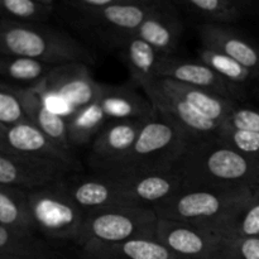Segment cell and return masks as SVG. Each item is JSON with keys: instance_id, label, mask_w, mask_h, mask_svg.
<instances>
[{"instance_id": "10", "label": "cell", "mask_w": 259, "mask_h": 259, "mask_svg": "<svg viewBox=\"0 0 259 259\" xmlns=\"http://www.w3.org/2000/svg\"><path fill=\"white\" fill-rule=\"evenodd\" d=\"M0 151L45 159L67 167L72 172L81 169L72 152L56 144L30 121L12 125L0 124Z\"/></svg>"}, {"instance_id": "17", "label": "cell", "mask_w": 259, "mask_h": 259, "mask_svg": "<svg viewBox=\"0 0 259 259\" xmlns=\"http://www.w3.org/2000/svg\"><path fill=\"white\" fill-rule=\"evenodd\" d=\"M199 35L204 48L218 51L259 76V47L228 25L201 24Z\"/></svg>"}, {"instance_id": "4", "label": "cell", "mask_w": 259, "mask_h": 259, "mask_svg": "<svg viewBox=\"0 0 259 259\" xmlns=\"http://www.w3.org/2000/svg\"><path fill=\"white\" fill-rule=\"evenodd\" d=\"M189 143L175 124L157 114L142 126L128 153L95 174L156 175L169 174Z\"/></svg>"}, {"instance_id": "22", "label": "cell", "mask_w": 259, "mask_h": 259, "mask_svg": "<svg viewBox=\"0 0 259 259\" xmlns=\"http://www.w3.org/2000/svg\"><path fill=\"white\" fill-rule=\"evenodd\" d=\"M124 62L134 83L146 89L159 78V65L163 56L139 37L129 38L120 48Z\"/></svg>"}, {"instance_id": "30", "label": "cell", "mask_w": 259, "mask_h": 259, "mask_svg": "<svg viewBox=\"0 0 259 259\" xmlns=\"http://www.w3.org/2000/svg\"><path fill=\"white\" fill-rule=\"evenodd\" d=\"M199 56L202 63L209 66L220 77L237 88L250 85L254 81L259 80V76L255 75L254 72L218 51L201 47V50L199 51Z\"/></svg>"}, {"instance_id": "2", "label": "cell", "mask_w": 259, "mask_h": 259, "mask_svg": "<svg viewBox=\"0 0 259 259\" xmlns=\"http://www.w3.org/2000/svg\"><path fill=\"white\" fill-rule=\"evenodd\" d=\"M73 201L83 211L111 207H153L182 189L172 172L156 175L94 174L63 180Z\"/></svg>"}, {"instance_id": "19", "label": "cell", "mask_w": 259, "mask_h": 259, "mask_svg": "<svg viewBox=\"0 0 259 259\" xmlns=\"http://www.w3.org/2000/svg\"><path fill=\"white\" fill-rule=\"evenodd\" d=\"M15 91L22 103L23 110H24L28 121L37 126L56 144L62 147L66 151L72 152V146L68 139L66 119L60 114H56L50 110L43 103L39 94L30 86H24V88L15 86Z\"/></svg>"}, {"instance_id": "32", "label": "cell", "mask_w": 259, "mask_h": 259, "mask_svg": "<svg viewBox=\"0 0 259 259\" xmlns=\"http://www.w3.org/2000/svg\"><path fill=\"white\" fill-rule=\"evenodd\" d=\"M212 259H259V238H220Z\"/></svg>"}, {"instance_id": "11", "label": "cell", "mask_w": 259, "mask_h": 259, "mask_svg": "<svg viewBox=\"0 0 259 259\" xmlns=\"http://www.w3.org/2000/svg\"><path fill=\"white\" fill-rule=\"evenodd\" d=\"M71 172L67 167L53 162L0 151V185L3 186L30 191L62 181Z\"/></svg>"}, {"instance_id": "21", "label": "cell", "mask_w": 259, "mask_h": 259, "mask_svg": "<svg viewBox=\"0 0 259 259\" xmlns=\"http://www.w3.org/2000/svg\"><path fill=\"white\" fill-rule=\"evenodd\" d=\"M80 249L81 259H177L156 239L146 238L116 244H88Z\"/></svg>"}, {"instance_id": "23", "label": "cell", "mask_w": 259, "mask_h": 259, "mask_svg": "<svg viewBox=\"0 0 259 259\" xmlns=\"http://www.w3.org/2000/svg\"><path fill=\"white\" fill-rule=\"evenodd\" d=\"M158 81L163 88L186 100L192 108L196 109L205 118L214 121L219 126L224 123L228 115L237 106L235 100L223 98V96L201 90V89L184 85L169 78H159Z\"/></svg>"}, {"instance_id": "26", "label": "cell", "mask_w": 259, "mask_h": 259, "mask_svg": "<svg viewBox=\"0 0 259 259\" xmlns=\"http://www.w3.org/2000/svg\"><path fill=\"white\" fill-rule=\"evenodd\" d=\"M57 9L53 0H0V19L20 24H42Z\"/></svg>"}, {"instance_id": "28", "label": "cell", "mask_w": 259, "mask_h": 259, "mask_svg": "<svg viewBox=\"0 0 259 259\" xmlns=\"http://www.w3.org/2000/svg\"><path fill=\"white\" fill-rule=\"evenodd\" d=\"M55 66L18 56L0 53V80L33 86L42 81Z\"/></svg>"}, {"instance_id": "7", "label": "cell", "mask_w": 259, "mask_h": 259, "mask_svg": "<svg viewBox=\"0 0 259 259\" xmlns=\"http://www.w3.org/2000/svg\"><path fill=\"white\" fill-rule=\"evenodd\" d=\"M158 217L152 207H111L88 211L76 244H116L126 240L156 239Z\"/></svg>"}, {"instance_id": "20", "label": "cell", "mask_w": 259, "mask_h": 259, "mask_svg": "<svg viewBox=\"0 0 259 259\" xmlns=\"http://www.w3.org/2000/svg\"><path fill=\"white\" fill-rule=\"evenodd\" d=\"M180 12H185L201 24L228 25L239 22L255 12L257 5L247 0H181L175 2Z\"/></svg>"}, {"instance_id": "16", "label": "cell", "mask_w": 259, "mask_h": 259, "mask_svg": "<svg viewBox=\"0 0 259 259\" xmlns=\"http://www.w3.org/2000/svg\"><path fill=\"white\" fill-rule=\"evenodd\" d=\"M152 119V118H151ZM147 120H118L106 124L95 137L89 163L94 171L123 158L136 142Z\"/></svg>"}, {"instance_id": "27", "label": "cell", "mask_w": 259, "mask_h": 259, "mask_svg": "<svg viewBox=\"0 0 259 259\" xmlns=\"http://www.w3.org/2000/svg\"><path fill=\"white\" fill-rule=\"evenodd\" d=\"M66 121H67L68 139L72 147L83 146L91 139L94 141L101 129L109 123L96 101H93L85 108L78 109L72 115L68 116Z\"/></svg>"}, {"instance_id": "14", "label": "cell", "mask_w": 259, "mask_h": 259, "mask_svg": "<svg viewBox=\"0 0 259 259\" xmlns=\"http://www.w3.org/2000/svg\"><path fill=\"white\" fill-rule=\"evenodd\" d=\"M159 78H169L176 82L201 89L223 98L235 100L239 88L220 77L215 71L201 61H187L174 56L163 57L159 65Z\"/></svg>"}, {"instance_id": "15", "label": "cell", "mask_w": 259, "mask_h": 259, "mask_svg": "<svg viewBox=\"0 0 259 259\" xmlns=\"http://www.w3.org/2000/svg\"><path fill=\"white\" fill-rule=\"evenodd\" d=\"M182 30L184 25L176 5L171 2L157 0L136 35L151 45L159 55L169 57L179 48Z\"/></svg>"}, {"instance_id": "6", "label": "cell", "mask_w": 259, "mask_h": 259, "mask_svg": "<svg viewBox=\"0 0 259 259\" xmlns=\"http://www.w3.org/2000/svg\"><path fill=\"white\" fill-rule=\"evenodd\" d=\"M255 190H185L154 205L158 219L189 223L214 230L244 204Z\"/></svg>"}, {"instance_id": "9", "label": "cell", "mask_w": 259, "mask_h": 259, "mask_svg": "<svg viewBox=\"0 0 259 259\" xmlns=\"http://www.w3.org/2000/svg\"><path fill=\"white\" fill-rule=\"evenodd\" d=\"M30 88L39 94L61 99L73 114L95 101L103 91L104 83L94 78L89 65L71 62L55 66L42 81Z\"/></svg>"}, {"instance_id": "12", "label": "cell", "mask_w": 259, "mask_h": 259, "mask_svg": "<svg viewBox=\"0 0 259 259\" xmlns=\"http://www.w3.org/2000/svg\"><path fill=\"white\" fill-rule=\"evenodd\" d=\"M158 80L143 91L159 116L181 129L189 142L209 138L217 134L219 129L218 124L205 118L186 100L163 88Z\"/></svg>"}, {"instance_id": "8", "label": "cell", "mask_w": 259, "mask_h": 259, "mask_svg": "<svg viewBox=\"0 0 259 259\" xmlns=\"http://www.w3.org/2000/svg\"><path fill=\"white\" fill-rule=\"evenodd\" d=\"M62 181L28 191V205L35 232L76 244L86 211L73 201Z\"/></svg>"}, {"instance_id": "33", "label": "cell", "mask_w": 259, "mask_h": 259, "mask_svg": "<svg viewBox=\"0 0 259 259\" xmlns=\"http://www.w3.org/2000/svg\"><path fill=\"white\" fill-rule=\"evenodd\" d=\"M28 121L22 103L15 91V86L0 80V124H12Z\"/></svg>"}, {"instance_id": "25", "label": "cell", "mask_w": 259, "mask_h": 259, "mask_svg": "<svg viewBox=\"0 0 259 259\" xmlns=\"http://www.w3.org/2000/svg\"><path fill=\"white\" fill-rule=\"evenodd\" d=\"M214 234L220 238H259V191L227 218Z\"/></svg>"}, {"instance_id": "34", "label": "cell", "mask_w": 259, "mask_h": 259, "mask_svg": "<svg viewBox=\"0 0 259 259\" xmlns=\"http://www.w3.org/2000/svg\"><path fill=\"white\" fill-rule=\"evenodd\" d=\"M222 125L259 133V110L235 106Z\"/></svg>"}, {"instance_id": "29", "label": "cell", "mask_w": 259, "mask_h": 259, "mask_svg": "<svg viewBox=\"0 0 259 259\" xmlns=\"http://www.w3.org/2000/svg\"><path fill=\"white\" fill-rule=\"evenodd\" d=\"M0 255L22 259H51L52 253L34 235L20 234L0 225Z\"/></svg>"}, {"instance_id": "18", "label": "cell", "mask_w": 259, "mask_h": 259, "mask_svg": "<svg viewBox=\"0 0 259 259\" xmlns=\"http://www.w3.org/2000/svg\"><path fill=\"white\" fill-rule=\"evenodd\" d=\"M96 104L108 121L148 120L157 115L147 96L129 86L104 85Z\"/></svg>"}, {"instance_id": "31", "label": "cell", "mask_w": 259, "mask_h": 259, "mask_svg": "<svg viewBox=\"0 0 259 259\" xmlns=\"http://www.w3.org/2000/svg\"><path fill=\"white\" fill-rule=\"evenodd\" d=\"M217 137L234 151L244 156L259 158V133L220 125L217 132Z\"/></svg>"}, {"instance_id": "1", "label": "cell", "mask_w": 259, "mask_h": 259, "mask_svg": "<svg viewBox=\"0 0 259 259\" xmlns=\"http://www.w3.org/2000/svg\"><path fill=\"white\" fill-rule=\"evenodd\" d=\"M172 174L185 190H257L259 158L234 151L215 134L190 141Z\"/></svg>"}, {"instance_id": "5", "label": "cell", "mask_w": 259, "mask_h": 259, "mask_svg": "<svg viewBox=\"0 0 259 259\" xmlns=\"http://www.w3.org/2000/svg\"><path fill=\"white\" fill-rule=\"evenodd\" d=\"M0 53L52 66L95 62V56L80 40L45 23L20 24L0 19Z\"/></svg>"}, {"instance_id": "3", "label": "cell", "mask_w": 259, "mask_h": 259, "mask_svg": "<svg viewBox=\"0 0 259 259\" xmlns=\"http://www.w3.org/2000/svg\"><path fill=\"white\" fill-rule=\"evenodd\" d=\"M157 0H75L62 13L78 32L101 45L120 50L134 37Z\"/></svg>"}, {"instance_id": "24", "label": "cell", "mask_w": 259, "mask_h": 259, "mask_svg": "<svg viewBox=\"0 0 259 259\" xmlns=\"http://www.w3.org/2000/svg\"><path fill=\"white\" fill-rule=\"evenodd\" d=\"M0 225L20 234L34 235L28 191L0 185Z\"/></svg>"}, {"instance_id": "13", "label": "cell", "mask_w": 259, "mask_h": 259, "mask_svg": "<svg viewBox=\"0 0 259 259\" xmlns=\"http://www.w3.org/2000/svg\"><path fill=\"white\" fill-rule=\"evenodd\" d=\"M156 240L177 259H212L220 237L189 223L158 219Z\"/></svg>"}, {"instance_id": "36", "label": "cell", "mask_w": 259, "mask_h": 259, "mask_svg": "<svg viewBox=\"0 0 259 259\" xmlns=\"http://www.w3.org/2000/svg\"><path fill=\"white\" fill-rule=\"evenodd\" d=\"M257 190H258V191H259V187H258V189H257Z\"/></svg>"}, {"instance_id": "35", "label": "cell", "mask_w": 259, "mask_h": 259, "mask_svg": "<svg viewBox=\"0 0 259 259\" xmlns=\"http://www.w3.org/2000/svg\"><path fill=\"white\" fill-rule=\"evenodd\" d=\"M0 259H22L17 257H9V255H0Z\"/></svg>"}]
</instances>
